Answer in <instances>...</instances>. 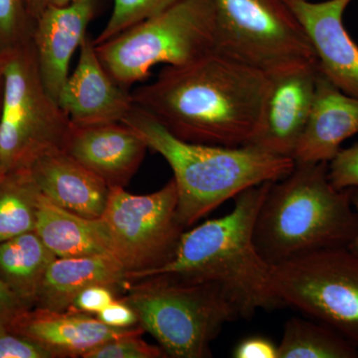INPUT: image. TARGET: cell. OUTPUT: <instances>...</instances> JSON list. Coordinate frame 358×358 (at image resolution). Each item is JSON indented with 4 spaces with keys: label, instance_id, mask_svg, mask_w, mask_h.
<instances>
[{
    "label": "cell",
    "instance_id": "cell-32",
    "mask_svg": "<svg viewBox=\"0 0 358 358\" xmlns=\"http://www.w3.org/2000/svg\"><path fill=\"white\" fill-rule=\"evenodd\" d=\"M26 310L29 308L0 279V324L6 329Z\"/></svg>",
    "mask_w": 358,
    "mask_h": 358
},
{
    "label": "cell",
    "instance_id": "cell-5",
    "mask_svg": "<svg viewBox=\"0 0 358 358\" xmlns=\"http://www.w3.org/2000/svg\"><path fill=\"white\" fill-rule=\"evenodd\" d=\"M120 300L138 315V326L152 334L166 357H211V343L224 324L240 319L219 285L166 275L129 282Z\"/></svg>",
    "mask_w": 358,
    "mask_h": 358
},
{
    "label": "cell",
    "instance_id": "cell-35",
    "mask_svg": "<svg viewBox=\"0 0 358 358\" xmlns=\"http://www.w3.org/2000/svg\"><path fill=\"white\" fill-rule=\"evenodd\" d=\"M6 53L0 54V113H1L2 100L4 92V70H6Z\"/></svg>",
    "mask_w": 358,
    "mask_h": 358
},
{
    "label": "cell",
    "instance_id": "cell-12",
    "mask_svg": "<svg viewBox=\"0 0 358 358\" xmlns=\"http://www.w3.org/2000/svg\"><path fill=\"white\" fill-rule=\"evenodd\" d=\"M352 0H288L312 44L320 70L346 95L358 99V45L343 23Z\"/></svg>",
    "mask_w": 358,
    "mask_h": 358
},
{
    "label": "cell",
    "instance_id": "cell-2",
    "mask_svg": "<svg viewBox=\"0 0 358 358\" xmlns=\"http://www.w3.org/2000/svg\"><path fill=\"white\" fill-rule=\"evenodd\" d=\"M271 183L239 193L227 215L185 231L169 262L131 282L166 275L185 281L213 282L222 288L243 319L261 310L282 307L271 291V265L260 255L253 239L257 214Z\"/></svg>",
    "mask_w": 358,
    "mask_h": 358
},
{
    "label": "cell",
    "instance_id": "cell-10",
    "mask_svg": "<svg viewBox=\"0 0 358 358\" xmlns=\"http://www.w3.org/2000/svg\"><path fill=\"white\" fill-rule=\"evenodd\" d=\"M178 193L171 178L162 189L131 194L110 187L102 221L110 254L128 271L129 281L173 258L185 228L178 215Z\"/></svg>",
    "mask_w": 358,
    "mask_h": 358
},
{
    "label": "cell",
    "instance_id": "cell-1",
    "mask_svg": "<svg viewBox=\"0 0 358 358\" xmlns=\"http://www.w3.org/2000/svg\"><path fill=\"white\" fill-rule=\"evenodd\" d=\"M270 76L214 49L182 66H166L152 83L131 94L180 140L241 147L255 133Z\"/></svg>",
    "mask_w": 358,
    "mask_h": 358
},
{
    "label": "cell",
    "instance_id": "cell-28",
    "mask_svg": "<svg viewBox=\"0 0 358 358\" xmlns=\"http://www.w3.org/2000/svg\"><path fill=\"white\" fill-rule=\"evenodd\" d=\"M115 294V289L103 285L90 286L78 294L67 310L96 315L117 298Z\"/></svg>",
    "mask_w": 358,
    "mask_h": 358
},
{
    "label": "cell",
    "instance_id": "cell-29",
    "mask_svg": "<svg viewBox=\"0 0 358 358\" xmlns=\"http://www.w3.org/2000/svg\"><path fill=\"white\" fill-rule=\"evenodd\" d=\"M0 358H53L31 339L6 331L0 334Z\"/></svg>",
    "mask_w": 358,
    "mask_h": 358
},
{
    "label": "cell",
    "instance_id": "cell-16",
    "mask_svg": "<svg viewBox=\"0 0 358 358\" xmlns=\"http://www.w3.org/2000/svg\"><path fill=\"white\" fill-rule=\"evenodd\" d=\"M6 329L31 339L53 358L83 357L113 339L145 333L140 326L117 329L103 324L96 315L41 308L26 310Z\"/></svg>",
    "mask_w": 358,
    "mask_h": 358
},
{
    "label": "cell",
    "instance_id": "cell-6",
    "mask_svg": "<svg viewBox=\"0 0 358 358\" xmlns=\"http://www.w3.org/2000/svg\"><path fill=\"white\" fill-rule=\"evenodd\" d=\"M95 48L110 76L129 91L155 66L188 64L216 48L213 1L180 0Z\"/></svg>",
    "mask_w": 358,
    "mask_h": 358
},
{
    "label": "cell",
    "instance_id": "cell-23",
    "mask_svg": "<svg viewBox=\"0 0 358 358\" xmlns=\"http://www.w3.org/2000/svg\"><path fill=\"white\" fill-rule=\"evenodd\" d=\"M41 192L29 169L0 178V243L35 230Z\"/></svg>",
    "mask_w": 358,
    "mask_h": 358
},
{
    "label": "cell",
    "instance_id": "cell-30",
    "mask_svg": "<svg viewBox=\"0 0 358 358\" xmlns=\"http://www.w3.org/2000/svg\"><path fill=\"white\" fill-rule=\"evenodd\" d=\"M96 317L107 326L117 327V329H128V327L138 326V319L136 312L129 307L128 303L120 300L119 298L113 301Z\"/></svg>",
    "mask_w": 358,
    "mask_h": 358
},
{
    "label": "cell",
    "instance_id": "cell-18",
    "mask_svg": "<svg viewBox=\"0 0 358 358\" xmlns=\"http://www.w3.org/2000/svg\"><path fill=\"white\" fill-rule=\"evenodd\" d=\"M28 169L40 192L54 204L81 217H102L110 186L62 148L41 155Z\"/></svg>",
    "mask_w": 358,
    "mask_h": 358
},
{
    "label": "cell",
    "instance_id": "cell-27",
    "mask_svg": "<svg viewBox=\"0 0 358 358\" xmlns=\"http://www.w3.org/2000/svg\"><path fill=\"white\" fill-rule=\"evenodd\" d=\"M329 178L338 189L358 187V143L341 148L329 162Z\"/></svg>",
    "mask_w": 358,
    "mask_h": 358
},
{
    "label": "cell",
    "instance_id": "cell-8",
    "mask_svg": "<svg viewBox=\"0 0 358 358\" xmlns=\"http://www.w3.org/2000/svg\"><path fill=\"white\" fill-rule=\"evenodd\" d=\"M216 49L271 75L317 64L288 0H212Z\"/></svg>",
    "mask_w": 358,
    "mask_h": 358
},
{
    "label": "cell",
    "instance_id": "cell-33",
    "mask_svg": "<svg viewBox=\"0 0 358 358\" xmlns=\"http://www.w3.org/2000/svg\"><path fill=\"white\" fill-rule=\"evenodd\" d=\"M28 8L33 20H36L39 14L48 6V0H27Z\"/></svg>",
    "mask_w": 358,
    "mask_h": 358
},
{
    "label": "cell",
    "instance_id": "cell-36",
    "mask_svg": "<svg viewBox=\"0 0 358 358\" xmlns=\"http://www.w3.org/2000/svg\"><path fill=\"white\" fill-rule=\"evenodd\" d=\"M75 1V0H48V6H66V4L71 3V2Z\"/></svg>",
    "mask_w": 358,
    "mask_h": 358
},
{
    "label": "cell",
    "instance_id": "cell-25",
    "mask_svg": "<svg viewBox=\"0 0 358 358\" xmlns=\"http://www.w3.org/2000/svg\"><path fill=\"white\" fill-rule=\"evenodd\" d=\"M34 22L27 0H0V54L31 41Z\"/></svg>",
    "mask_w": 358,
    "mask_h": 358
},
{
    "label": "cell",
    "instance_id": "cell-24",
    "mask_svg": "<svg viewBox=\"0 0 358 358\" xmlns=\"http://www.w3.org/2000/svg\"><path fill=\"white\" fill-rule=\"evenodd\" d=\"M180 0H114V7L108 22L93 39L99 45L114 38L131 26L164 13Z\"/></svg>",
    "mask_w": 358,
    "mask_h": 358
},
{
    "label": "cell",
    "instance_id": "cell-34",
    "mask_svg": "<svg viewBox=\"0 0 358 358\" xmlns=\"http://www.w3.org/2000/svg\"><path fill=\"white\" fill-rule=\"evenodd\" d=\"M350 199H352V203L355 207V211H357L358 215V187L350 188ZM348 248L352 250L355 253L358 254V230L357 235L353 238L352 243L350 244Z\"/></svg>",
    "mask_w": 358,
    "mask_h": 358
},
{
    "label": "cell",
    "instance_id": "cell-38",
    "mask_svg": "<svg viewBox=\"0 0 358 358\" xmlns=\"http://www.w3.org/2000/svg\"><path fill=\"white\" fill-rule=\"evenodd\" d=\"M2 176H3V174H2L1 171H0V178H1Z\"/></svg>",
    "mask_w": 358,
    "mask_h": 358
},
{
    "label": "cell",
    "instance_id": "cell-22",
    "mask_svg": "<svg viewBox=\"0 0 358 358\" xmlns=\"http://www.w3.org/2000/svg\"><path fill=\"white\" fill-rule=\"evenodd\" d=\"M358 348L345 336L315 320H287L278 358H357Z\"/></svg>",
    "mask_w": 358,
    "mask_h": 358
},
{
    "label": "cell",
    "instance_id": "cell-4",
    "mask_svg": "<svg viewBox=\"0 0 358 358\" xmlns=\"http://www.w3.org/2000/svg\"><path fill=\"white\" fill-rule=\"evenodd\" d=\"M122 122L173 169L179 222L185 229L244 190L284 178L294 166L291 157L252 145L222 147L180 140L136 105Z\"/></svg>",
    "mask_w": 358,
    "mask_h": 358
},
{
    "label": "cell",
    "instance_id": "cell-9",
    "mask_svg": "<svg viewBox=\"0 0 358 358\" xmlns=\"http://www.w3.org/2000/svg\"><path fill=\"white\" fill-rule=\"evenodd\" d=\"M270 286L282 307L327 324L358 348V254L348 247L271 266Z\"/></svg>",
    "mask_w": 358,
    "mask_h": 358
},
{
    "label": "cell",
    "instance_id": "cell-3",
    "mask_svg": "<svg viewBox=\"0 0 358 358\" xmlns=\"http://www.w3.org/2000/svg\"><path fill=\"white\" fill-rule=\"evenodd\" d=\"M358 230L350 189L329 178V162L294 164L271 183L254 224L257 250L268 265L320 250L348 247Z\"/></svg>",
    "mask_w": 358,
    "mask_h": 358
},
{
    "label": "cell",
    "instance_id": "cell-11",
    "mask_svg": "<svg viewBox=\"0 0 358 358\" xmlns=\"http://www.w3.org/2000/svg\"><path fill=\"white\" fill-rule=\"evenodd\" d=\"M317 74L319 63L271 75L248 145L293 159L312 110Z\"/></svg>",
    "mask_w": 358,
    "mask_h": 358
},
{
    "label": "cell",
    "instance_id": "cell-13",
    "mask_svg": "<svg viewBox=\"0 0 358 358\" xmlns=\"http://www.w3.org/2000/svg\"><path fill=\"white\" fill-rule=\"evenodd\" d=\"M98 0H75L66 6H47L35 20L31 43L42 81L57 101L70 75V63L80 48Z\"/></svg>",
    "mask_w": 358,
    "mask_h": 358
},
{
    "label": "cell",
    "instance_id": "cell-26",
    "mask_svg": "<svg viewBox=\"0 0 358 358\" xmlns=\"http://www.w3.org/2000/svg\"><path fill=\"white\" fill-rule=\"evenodd\" d=\"M143 334H131L113 339L96 346L83 358H162L166 357L160 346L150 345L141 338Z\"/></svg>",
    "mask_w": 358,
    "mask_h": 358
},
{
    "label": "cell",
    "instance_id": "cell-19",
    "mask_svg": "<svg viewBox=\"0 0 358 358\" xmlns=\"http://www.w3.org/2000/svg\"><path fill=\"white\" fill-rule=\"evenodd\" d=\"M128 271L110 255L56 258L44 275L34 308L66 312L83 289L103 285L124 291Z\"/></svg>",
    "mask_w": 358,
    "mask_h": 358
},
{
    "label": "cell",
    "instance_id": "cell-20",
    "mask_svg": "<svg viewBox=\"0 0 358 358\" xmlns=\"http://www.w3.org/2000/svg\"><path fill=\"white\" fill-rule=\"evenodd\" d=\"M34 232L57 258L110 255L109 238L101 219L81 217L40 195Z\"/></svg>",
    "mask_w": 358,
    "mask_h": 358
},
{
    "label": "cell",
    "instance_id": "cell-37",
    "mask_svg": "<svg viewBox=\"0 0 358 358\" xmlns=\"http://www.w3.org/2000/svg\"><path fill=\"white\" fill-rule=\"evenodd\" d=\"M6 327L2 326V324H0V334L3 333V331H6Z\"/></svg>",
    "mask_w": 358,
    "mask_h": 358
},
{
    "label": "cell",
    "instance_id": "cell-14",
    "mask_svg": "<svg viewBox=\"0 0 358 358\" xmlns=\"http://www.w3.org/2000/svg\"><path fill=\"white\" fill-rule=\"evenodd\" d=\"M79 50L76 68L61 91L59 105L71 122L80 126L124 121L134 106L131 94L103 68L88 35Z\"/></svg>",
    "mask_w": 358,
    "mask_h": 358
},
{
    "label": "cell",
    "instance_id": "cell-31",
    "mask_svg": "<svg viewBox=\"0 0 358 358\" xmlns=\"http://www.w3.org/2000/svg\"><path fill=\"white\" fill-rule=\"evenodd\" d=\"M236 358H278V345L264 336L245 338L233 352Z\"/></svg>",
    "mask_w": 358,
    "mask_h": 358
},
{
    "label": "cell",
    "instance_id": "cell-7",
    "mask_svg": "<svg viewBox=\"0 0 358 358\" xmlns=\"http://www.w3.org/2000/svg\"><path fill=\"white\" fill-rule=\"evenodd\" d=\"M71 121L42 81L31 41L6 52L0 113V171L28 169L62 148Z\"/></svg>",
    "mask_w": 358,
    "mask_h": 358
},
{
    "label": "cell",
    "instance_id": "cell-17",
    "mask_svg": "<svg viewBox=\"0 0 358 358\" xmlns=\"http://www.w3.org/2000/svg\"><path fill=\"white\" fill-rule=\"evenodd\" d=\"M358 133V99L346 95L320 70L312 110L293 155L294 164L329 162Z\"/></svg>",
    "mask_w": 358,
    "mask_h": 358
},
{
    "label": "cell",
    "instance_id": "cell-15",
    "mask_svg": "<svg viewBox=\"0 0 358 358\" xmlns=\"http://www.w3.org/2000/svg\"><path fill=\"white\" fill-rule=\"evenodd\" d=\"M148 148L122 122L88 126L71 122L62 150L110 187L124 188L140 169Z\"/></svg>",
    "mask_w": 358,
    "mask_h": 358
},
{
    "label": "cell",
    "instance_id": "cell-21",
    "mask_svg": "<svg viewBox=\"0 0 358 358\" xmlns=\"http://www.w3.org/2000/svg\"><path fill=\"white\" fill-rule=\"evenodd\" d=\"M57 257L32 232L0 243V279L27 308L35 307L49 266Z\"/></svg>",
    "mask_w": 358,
    "mask_h": 358
}]
</instances>
